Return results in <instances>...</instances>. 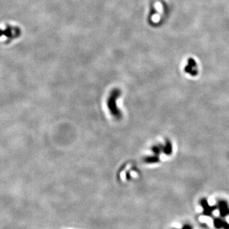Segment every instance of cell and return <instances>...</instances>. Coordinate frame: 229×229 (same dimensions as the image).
<instances>
[{"label": "cell", "mask_w": 229, "mask_h": 229, "mask_svg": "<svg viewBox=\"0 0 229 229\" xmlns=\"http://www.w3.org/2000/svg\"><path fill=\"white\" fill-rule=\"evenodd\" d=\"M172 229H177V228H172Z\"/></svg>", "instance_id": "5"}, {"label": "cell", "mask_w": 229, "mask_h": 229, "mask_svg": "<svg viewBox=\"0 0 229 229\" xmlns=\"http://www.w3.org/2000/svg\"><path fill=\"white\" fill-rule=\"evenodd\" d=\"M201 204L203 208V215L207 216H211L213 211L217 208L216 206H210L206 199H202L201 201Z\"/></svg>", "instance_id": "2"}, {"label": "cell", "mask_w": 229, "mask_h": 229, "mask_svg": "<svg viewBox=\"0 0 229 229\" xmlns=\"http://www.w3.org/2000/svg\"><path fill=\"white\" fill-rule=\"evenodd\" d=\"M218 207L220 211V216L222 218H225L227 216H229V204L226 201L221 200V201H218Z\"/></svg>", "instance_id": "1"}, {"label": "cell", "mask_w": 229, "mask_h": 229, "mask_svg": "<svg viewBox=\"0 0 229 229\" xmlns=\"http://www.w3.org/2000/svg\"><path fill=\"white\" fill-rule=\"evenodd\" d=\"M181 229H193V227L190 224H185L183 226Z\"/></svg>", "instance_id": "4"}, {"label": "cell", "mask_w": 229, "mask_h": 229, "mask_svg": "<svg viewBox=\"0 0 229 229\" xmlns=\"http://www.w3.org/2000/svg\"><path fill=\"white\" fill-rule=\"evenodd\" d=\"M213 223L215 227L217 229H229V223L222 218H215Z\"/></svg>", "instance_id": "3"}]
</instances>
